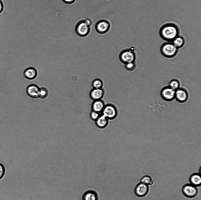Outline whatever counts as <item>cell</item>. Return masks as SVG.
<instances>
[{"label":"cell","instance_id":"1","mask_svg":"<svg viewBox=\"0 0 201 200\" xmlns=\"http://www.w3.org/2000/svg\"><path fill=\"white\" fill-rule=\"evenodd\" d=\"M180 30L178 26L172 23L165 24L160 28L159 34L161 38L167 41H172L179 35Z\"/></svg>","mask_w":201,"mask_h":200},{"label":"cell","instance_id":"2","mask_svg":"<svg viewBox=\"0 0 201 200\" xmlns=\"http://www.w3.org/2000/svg\"><path fill=\"white\" fill-rule=\"evenodd\" d=\"M160 51L162 55L165 57L171 58L176 55L177 53L178 48L172 43L166 42L161 46Z\"/></svg>","mask_w":201,"mask_h":200},{"label":"cell","instance_id":"3","mask_svg":"<svg viewBox=\"0 0 201 200\" xmlns=\"http://www.w3.org/2000/svg\"><path fill=\"white\" fill-rule=\"evenodd\" d=\"M101 114L104 115L108 120H113L117 116V110L116 107L113 104H107L105 105Z\"/></svg>","mask_w":201,"mask_h":200},{"label":"cell","instance_id":"4","mask_svg":"<svg viewBox=\"0 0 201 200\" xmlns=\"http://www.w3.org/2000/svg\"><path fill=\"white\" fill-rule=\"evenodd\" d=\"M75 30L78 35L80 37H84L89 34L90 31V27L86 23L84 20H81L76 24Z\"/></svg>","mask_w":201,"mask_h":200},{"label":"cell","instance_id":"5","mask_svg":"<svg viewBox=\"0 0 201 200\" xmlns=\"http://www.w3.org/2000/svg\"><path fill=\"white\" fill-rule=\"evenodd\" d=\"M136 55L134 51L130 49L125 50L122 51L119 55L121 61L124 64L134 62Z\"/></svg>","mask_w":201,"mask_h":200},{"label":"cell","instance_id":"6","mask_svg":"<svg viewBox=\"0 0 201 200\" xmlns=\"http://www.w3.org/2000/svg\"><path fill=\"white\" fill-rule=\"evenodd\" d=\"M182 191L184 195L188 198L195 197L198 193L196 187L190 184L185 185L182 188Z\"/></svg>","mask_w":201,"mask_h":200},{"label":"cell","instance_id":"7","mask_svg":"<svg viewBox=\"0 0 201 200\" xmlns=\"http://www.w3.org/2000/svg\"><path fill=\"white\" fill-rule=\"evenodd\" d=\"M175 91L168 86L163 88L161 90L160 94L162 98L167 101H172L175 98Z\"/></svg>","mask_w":201,"mask_h":200},{"label":"cell","instance_id":"8","mask_svg":"<svg viewBox=\"0 0 201 200\" xmlns=\"http://www.w3.org/2000/svg\"><path fill=\"white\" fill-rule=\"evenodd\" d=\"M110 26L109 22L105 19H101L96 23L95 28L97 31L100 34H104L109 30Z\"/></svg>","mask_w":201,"mask_h":200},{"label":"cell","instance_id":"9","mask_svg":"<svg viewBox=\"0 0 201 200\" xmlns=\"http://www.w3.org/2000/svg\"><path fill=\"white\" fill-rule=\"evenodd\" d=\"M149 191V186L140 182L136 186L134 191L135 194L137 196L142 197L147 194Z\"/></svg>","mask_w":201,"mask_h":200},{"label":"cell","instance_id":"10","mask_svg":"<svg viewBox=\"0 0 201 200\" xmlns=\"http://www.w3.org/2000/svg\"><path fill=\"white\" fill-rule=\"evenodd\" d=\"M188 97V93L185 89L179 88L175 90V98L178 102L184 103L187 100Z\"/></svg>","mask_w":201,"mask_h":200},{"label":"cell","instance_id":"11","mask_svg":"<svg viewBox=\"0 0 201 200\" xmlns=\"http://www.w3.org/2000/svg\"><path fill=\"white\" fill-rule=\"evenodd\" d=\"M39 88L36 85L31 84L28 86L26 89V92L30 97L33 98L39 97Z\"/></svg>","mask_w":201,"mask_h":200},{"label":"cell","instance_id":"12","mask_svg":"<svg viewBox=\"0 0 201 200\" xmlns=\"http://www.w3.org/2000/svg\"><path fill=\"white\" fill-rule=\"evenodd\" d=\"M82 200H99L98 193L95 191L89 189L85 191L83 194Z\"/></svg>","mask_w":201,"mask_h":200},{"label":"cell","instance_id":"13","mask_svg":"<svg viewBox=\"0 0 201 200\" xmlns=\"http://www.w3.org/2000/svg\"><path fill=\"white\" fill-rule=\"evenodd\" d=\"M104 91L101 89L93 88L90 91V96L94 101L101 100L104 96Z\"/></svg>","mask_w":201,"mask_h":200},{"label":"cell","instance_id":"14","mask_svg":"<svg viewBox=\"0 0 201 200\" xmlns=\"http://www.w3.org/2000/svg\"><path fill=\"white\" fill-rule=\"evenodd\" d=\"M105 106L104 102L101 99L94 101L91 106L92 110L101 114Z\"/></svg>","mask_w":201,"mask_h":200},{"label":"cell","instance_id":"15","mask_svg":"<svg viewBox=\"0 0 201 200\" xmlns=\"http://www.w3.org/2000/svg\"><path fill=\"white\" fill-rule=\"evenodd\" d=\"M24 77L29 80L35 79L37 75L36 70L33 67H29L26 69L23 73Z\"/></svg>","mask_w":201,"mask_h":200},{"label":"cell","instance_id":"16","mask_svg":"<svg viewBox=\"0 0 201 200\" xmlns=\"http://www.w3.org/2000/svg\"><path fill=\"white\" fill-rule=\"evenodd\" d=\"M109 120L104 115L101 114L99 118L95 121L97 126L100 129H103L108 125Z\"/></svg>","mask_w":201,"mask_h":200},{"label":"cell","instance_id":"17","mask_svg":"<svg viewBox=\"0 0 201 200\" xmlns=\"http://www.w3.org/2000/svg\"><path fill=\"white\" fill-rule=\"evenodd\" d=\"M190 184L197 187L199 186L201 183V177L200 174L195 173L192 174L189 178Z\"/></svg>","mask_w":201,"mask_h":200},{"label":"cell","instance_id":"18","mask_svg":"<svg viewBox=\"0 0 201 200\" xmlns=\"http://www.w3.org/2000/svg\"><path fill=\"white\" fill-rule=\"evenodd\" d=\"M172 43L178 49L182 47L185 43L184 38L178 35L172 41Z\"/></svg>","mask_w":201,"mask_h":200},{"label":"cell","instance_id":"19","mask_svg":"<svg viewBox=\"0 0 201 200\" xmlns=\"http://www.w3.org/2000/svg\"><path fill=\"white\" fill-rule=\"evenodd\" d=\"M141 182L146 184L148 186L152 185L154 183L152 177L148 175H145L142 177L140 180Z\"/></svg>","mask_w":201,"mask_h":200},{"label":"cell","instance_id":"20","mask_svg":"<svg viewBox=\"0 0 201 200\" xmlns=\"http://www.w3.org/2000/svg\"><path fill=\"white\" fill-rule=\"evenodd\" d=\"M48 95V91L46 88L44 87L39 88V97L42 99H44L47 97Z\"/></svg>","mask_w":201,"mask_h":200},{"label":"cell","instance_id":"21","mask_svg":"<svg viewBox=\"0 0 201 200\" xmlns=\"http://www.w3.org/2000/svg\"><path fill=\"white\" fill-rule=\"evenodd\" d=\"M180 83L176 79H172L169 82V86L175 90H176L179 88Z\"/></svg>","mask_w":201,"mask_h":200},{"label":"cell","instance_id":"22","mask_svg":"<svg viewBox=\"0 0 201 200\" xmlns=\"http://www.w3.org/2000/svg\"><path fill=\"white\" fill-rule=\"evenodd\" d=\"M92 86L93 88L101 89L103 86V82L102 81L99 79H95L92 82Z\"/></svg>","mask_w":201,"mask_h":200},{"label":"cell","instance_id":"23","mask_svg":"<svg viewBox=\"0 0 201 200\" xmlns=\"http://www.w3.org/2000/svg\"><path fill=\"white\" fill-rule=\"evenodd\" d=\"M101 114V113L92 110L90 113V116L92 120L95 121Z\"/></svg>","mask_w":201,"mask_h":200},{"label":"cell","instance_id":"24","mask_svg":"<svg viewBox=\"0 0 201 200\" xmlns=\"http://www.w3.org/2000/svg\"><path fill=\"white\" fill-rule=\"evenodd\" d=\"M136 66L135 62H131L125 64V69L128 71H132L134 70Z\"/></svg>","mask_w":201,"mask_h":200},{"label":"cell","instance_id":"25","mask_svg":"<svg viewBox=\"0 0 201 200\" xmlns=\"http://www.w3.org/2000/svg\"><path fill=\"white\" fill-rule=\"evenodd\" d=\"M5 171V170L4 166L1 164H0V179L4 176Z\"/></svg>","mask_w":201,"mask_h":200},{"label":"cell","instance_id":"26","mask_svg":"<svg viewBox=\"0 0 201 200\" xmlns=\"http://www.w3.org/2000/svg\"><path fill=\"white\" fill-rule=\"evenodd\" d=\"M86 23L90 27L92 24V21L90 18H87L84 20Z\"/></svg>","mask_w":201,"mask_h":200},{"label":"cell","instance_id":"27","mask_svg":"<svg viewBox=\"0 0 201 200\" xmlns=\"http://www.w3.org/2000/svg\"><path fill=\"white\" fill-rule=\"evenodd\" d=\"M62 1L66 4H70L74 3L76 0H62Z\"/></svg>","mask_w":201,"mask_h":200},{"label":"cell","instance_id":"28","mask_svg":"<svg viewBox=\"0 0 201 200\" xmlns=\"http://www.w3.org/2000/svg\"><path fill=\"white\" fill-rule=\"evenodd\" d=\"M4 8V5L2 1L0 0V13H1L3 10Z\"/></svg>","mask_w":201,"mask_h":200}]
</instances>
